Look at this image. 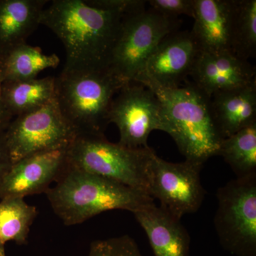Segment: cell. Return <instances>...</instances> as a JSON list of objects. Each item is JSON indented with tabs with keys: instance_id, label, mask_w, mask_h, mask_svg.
I'll return each mask as SVG.
<instances>
[{
	"instance_id": "1",
	"label": "cell",
	"mask_w": 256,
	"mask_h": 256,
	"mask_svg": "<svg viewBox=\"0 0 256 256\" xmlns=\"http://www.w3.org/2000/svg\"><path fill=\"white\" fill-rule=\"evenodd\" d=\"M124 16L94 8L86 0H54L44 10L40 25L63 44L66 66L110 68Z\"/></svg>"
},
{
	"instance_id": "2",
	"label": "cell",
	"mask_w": 256,
	"mask_h": 256,
	"mask_svg": "<svg viewBox=\"0 0 256 256\" xmlns=\"http://www.w3.org/2000/svg\"><path fill=\"white\" fill-rule=\"evenodd\" d=\"M46 194L54 212L68 226L79 225L110 210H126L133 214L154 202L148 195L75 169L68 163L55 186Z\"/></svg>"
},
{
	"instance_id": "3",
	"label": "cell",
	"mask_w": 256,
	"mask_h": 256,
	"mask_svg": "<svg viewBox=\"0 0 256 256\" xmlns=\"http://www.w3.org/2000/svg\"><path fill=\"white\" fill-rule=\"evenodd\" d=\"M126 84L108 68L65 66L56 77L55 99L78 136H105L112 101Z\"/></svg>"
},
{
	"instance_id": "4",
	"label": "cell",
	"mask_w": 256,
	"mask_h": 256,
	"mask_svg": "<svg viewBox=\"0 0 256 256\" xmlns=\"http://www.w3.org/2000/svg\"><path fill=\"white\" fill-rule=\"evenodd\" d=\"M174 88H154L165 118V130L188 161L204 164L218 156L224 139L216 126L210 98L194 82Z\"/></svg>"
},
{
	"instance_id": "5",
	"label": "cell",
	"mask_w": 256,
	"mask_h": 256,
	"mask_svg": "<svg viewBox=\"0 0 256 256\" xmlns=\"http://www.w3.org/2000/svg\"><path fill=\"white\" fill-rule=\"evenodd\" d=\"M154 151L109 142L106 136L79 134L67 151L68 164L151 196V159Z\"/></svg>"
},
{
	"instance_id": "6",
	"label": "cell",
	"mask_w": 256,
	"mask_h": 256,
	"mask_svg": "<svg viewBox=\"0 0 256 256\" xmlns=\"http://www.w3.org/2000/svg\"><path fill=\"white\" fill-rule=\"evenodd\" d=\"M180 25L178 18L164 16L152 8L126 15L109 68L124 82H136L160 42L178 31Z\"/></svg>"
},
{
	"instance_id": "7",
	"label": "cell",
	"mask_w": 256,
	"mask_h": 256,
	"mask_svg": "<svg viewBox=\"0 0 256 256\" xmlns=\"http://www.w3.org/2000/svg\"><path fill=\"white\" fill-rule=\"evenodd\" d=\"M214 226L220 246L235 256H256V175L218 188Z\"/></svg>"
},
{
	"instance_id": "8",
	"label": "cell",
	"mask_w": 256,
	"mask_h": 256,
	"mask_svg": "<svg viewBox=\"0 0 256 256\" xmlns=\"http://www.w3.org/2000/svg\"><path fill=\"white\" fill-rule=\"evenodd\" d=\"M78 136L60 112L56 99L14 118L5 130L12 163L37 153L68 148Z\"/></svg>"
},
{
	"instance_id": "9",
	"label": "cell",
	"mask_w": 256,
	"mask_h": 256,
	"mask_svg": "<svg viewBox=\"0 0 256 256\" xmlns=\"http://www.w3.org/2000/svg\"><path fill=\"white\" fill-rule=\"evenodd\" d=\"M110 124L118 128L121 146L148 148V138L153 131L164 132V108L149 88L137 82H128L112 101Z\"/></svg>"
},
{
	"instance_id": "10",
	"label": "cell",
	"mask_w": 256,
	"mask_h": 256,
	"mask_svg": "<svg viewBox=\"0 0 256 256\" xmlns=\"http://www.w3.org/2000/svg\"><path fill=\"white\" fill-rule=\"evenodd\" d=\"M204 164L186 161L172 163L160 158L156 152L151 159V196L160 207L181 220L196 213L206 196L201 172Z\"/></svg>"
},
{
	"instance_id": "11",
	"label": "cell",
	"mask_w": 256,
	"mask_h": 256,
	"mask_svg": "<svg viewBox=\"0 0 256 256\" xmlns=\"http://www.w3.org/2000/svg\"><path fill=\"white\" fill-rule=\"evenodd\" d=\"M200 53L191 32H175L160 42L134 82L150 89L180 86L191 76Z\"/></svg>"
},
{
	"instance_id": "12",
	"label": "cell",
	"mask_w": 256,
	"mask_h": 256,
	"mask_svg": "<svg viewBox=\"0 0 256 256\" xmlns=\"http://www.w3.org/2000/svg\"><path fill=\"white\" fill-rule=\"evenodd\" d=\"M67 151L68 148L44 152L13 163L2 186L0 200L46 193L66 169Z\"/></svg>"
},
{
	"instance_id": "13",
	"label": "cell",
	"mask_w": 256,
	"mask_h": 256,
	"mask_svg": "<svg viewBox=\"0 0 256 256\" xmlns=\"http://www.w3.org/2000/svg\"><path fill=\"white\" fill-rule=\"evenodd\" d=\"M191 32L202 52L232 53L238 0H194Z\"/></svg>"
},
{
	"instance_id": "14",
	"label": "cell",
	"mask_w": 256,
	"mask_h": 256,
	"mask_svg": "<svg viewBox=\"0 0 256 256\" xmlns=\"http://www.w3.org/2000/svg\"><path fill=\"white\" fill-rule=\"evenodd\" d=\"M191 77L194 84L210 98L256 82L255 67L228 52H201Z\"/></svg>"
},
{
	"instance_id": "15",
	"label": "cell",
	"mask_w": 256,
	"mask_h": 256,
	"mask_svg": "<svg viewBox=\"0 0 256 256\" xmlns=\"http://www.w3.org/2000/svg\"><path fill=\"white\" fill-rule=\"evenodd\" d=\"M144 230L154 256H190L191 237L181 220L154 202L133 213Z\"/></svg>"
},
{
	"instance_id": "16",
	"label": "cell",
	"mask_w": 256,
	"mask_h": 256,
	"mask_svg": "<svg viewBox=\"0 0 256 256\" xmlns=\"http://www.w3.org/2000/svg\"><path fill=\"white\" fill-rule=\"evenodd\" d=\"M216 126L223 139L256 124V82L210 97Z\"/></svg>"
},
{
	"instance_id": "17",
	"label": "cell",
	"mask_w": 256,
	"mask_h": 256,
	"mask_svg": "<svg viewBox=\"0 0 256 256\" xmlns=\"http://www.w3.org/2000/svg\"><path fill=\"white\" fill-rule=\"evenodd\" d=\"M47 0H0V56L20 45L40 25Z\"/></svg>"
},
{
	"instance_id": "18",
	"label": "cell",
	"mask_w": 256,
	"mask_h": 256,
	"mask_svg": "<svg viewBox=\"0 0 256 256\" xmlns=\"http://www.w3.org/2000/svg\"><path fill=\"white\" fill-rule=\"evenodd\" d=\"M56 77L28 80H4L3 100L13 118L40 108L55 99Z\"/></svg>"
},
{
	"instance_id": "19",
	"label": "cell",
	"mask_w": 256,
	"mask_h": 256,
	"mask_svg": "<svg viewBox=\"0 0 256 256\" xmlns=\"http://www.w3.org/2000/svg\"><path fill=\"white\" fill-rule=\"evenodd\" d=\"M0 200V256H6V242L26 244L38 210L36 206L26 204L23 198L8 197Z\"/></svg>"
},
{
	"instance_id": "20",
	"label": "cell",
	"mask_w": 256,
	"mask_h": 256,
	"mask_svg": "<svg viewBox=\"0 0 256 256\" xmlns=\"http://www.w3.org/2000/svg\"><path fill=\"white\" fill-rule=\"evenodd\" d=\"M4 80H28L37 78L38 74L48 68H56L60 58L47 55L38 47L23 44L0 56Z\"/></svg>"
},
{
	"instance_id": "21",
	"label": "cell",
	"mask_w": 256,
	"mask_h": 256,
	"mask_svg": "<svg viewBox=\"0 0 256 256\" xmlns=\"http://www.w3.org/2000/svg\"><path fill=\"white\" fill-rule=\"evenodd\" d=\"M218 156L224 158L237 178L256 175V124L224 139Z\"/></svg>"
},
{
	"instance_id": "22",
	"label": "cell",
	"mask_w": 256,
	"mask_h": 256,
	"mask_svg": "<svg viewBox=\"0 0 256 256\" xmlns=\"http://www.w3.org/2000/svg\"><path fill=\"white\" fill-rule=\"evenodd\" d=\"M232 54L242 60L256 56V0H238Z\"/></svg>"
},
{
	"instance_id": "23",
	"label": "cell",
	"mask_w": 256,
	"mask_h": 256,
	"mask_svg": "<svg viewBox=\"0 0 256 256\" xmlns=\"http://www.w3.org/2000/svg\"><path fill=\"white\" fill-rule=\"evenodd\" d=\"M88 256H143L136 240L129 236L92 242Z\"/></svg>"
},
{
	"instance_id": "24",
	"label": "cell",
	"mask_w": 256,
	"mask_h": 256,
	"mask_svg": "<svg viewBox=\"0 0 256 256\" xmlns=\"http://www.w3.org/2000/svg\"><path fill=\"white\" fill-rule=\"evenodd\" d=\"M152 9L169 18L181 15L194 18V0H150L146 1Z\"/></svg>"
},
{
	"instance_id": "25",
	"label": "cell",
	"mask_w": 256,
	"mask_h": 256,
	"mask_svg": "<svg viewBox=\"0 0 256 256\" xmlns=\"http://www.w3.org/2000/svg\"><path fill=\"white\" fill-rule=\"evenodd\" d=\"M88 4L98 9L116 12L127 15L146 8V1L142 0H86Z\"/></svg>"
},
{
	"instance_id": "26",
	"label": "cell",
	"mask_w": 256,
	"mask_h": 256,
	"mask_svg": "<svg viewBox=\"0 0 256 256\" xmlns=\"http://www.w3.org/2000/svg\"><path fill=\"white\" fill-rule=\"evenodd\" d=\"M9 150L5 140L4 130H0V192L6 174L12 165Z\"/></svg>"
},
{
	"instance_id": "27",
	"label": "cell",
	"mask_w": 256,
	"mask_h": 256,
	"mask_svg": "<svg viewBox=\"0 0 256 256\" xmlns=\"http://www.w3.org/2000/svg\"><path fill=\"white\" fill-rule=\"evenodd\" d=\"M3 82H4V76H3L2 62L0 57V130H5L14 118L6 109L3 100L2 92Z\"/></svg>"
}]
</instances>
